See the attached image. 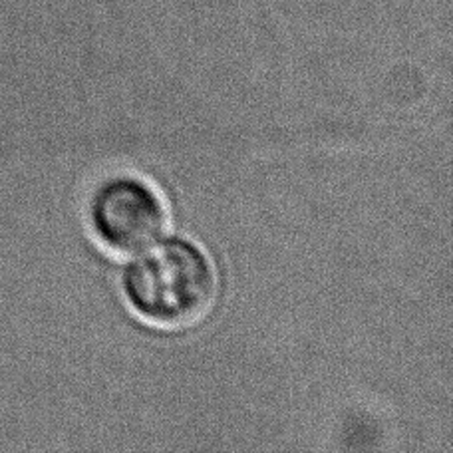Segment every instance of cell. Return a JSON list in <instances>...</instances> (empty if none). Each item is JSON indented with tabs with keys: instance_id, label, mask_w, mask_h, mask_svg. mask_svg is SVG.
Returning <instances> with one entry per match:
<instances>
[{
	"instance_id": "obj_1",
	"label": "cell",
	"mask_w": 453,
	"mask_h": 453,
	"mask_svg": "<svg viewBox=\"0 0 453 453\" xmlns=\"http://www.w3.org/2000/svg\"><path fill=\"white\" fill-rule=\"evenodd\" d=\"M121 290L137 317L165 330L203 320L217 298V273L203 249L189 239H157L127 263Z\"/></svg>"
},
{
	"instance_id": "obj_2",
	"label": "cell",
	"mask_w": 453,
	"mask_h": 453,
	"mask_svg": "<svg viewBox=\"0 0 453 453\" xmlns=\"http://www.w3.org/2000/svg\"><path fill=\"white\" fill-rule=\"evenodd\" d=\"M88 221L100 245L119 255L137 253L164 234L169 215L164 196L137 175H113L92 193Z\"/></svg>"
}]
</instances>
